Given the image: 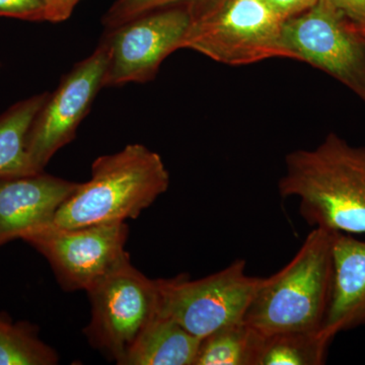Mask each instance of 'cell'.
Instances as JSON below:
<instances>
[{
  "label": "cell",
  "instance_id": "cell-9",
  "mask_svg": "<svg viewBox=\"0 0 365 365\" xmlns=\"http://www.w3.org/2000/svg\"><path fill=\"white\" fill-rule=\"evenodd\" d=\"M110 61L108 38L90 56L74 66L45 105L29 132L26 150L36 172H43L53 155L71 143L83 118L103 88Z\"/></svg>",
  "mask_w": 365,
  "mask_h": 365
},
{
  "label": "cell",
  "instance_id": "cell-3",
  "mask_svg": "<svg viewBox=\"0 0 365 365\" xmlns=\"http://www.w3.org/2000/svg\"><path fill=\"white\" fill-rule=\"evenodd\" d=\"M334 235L314 227L287 265L264 278L245 323L262 335L321 331L332 295Z\"/></svg>",
  "mask_w": 365,
  "mask_h": 365
},
{
  "label": "cell",
  "instance_id": "cell-16",
  "mask_svg": "<svg viewBox=\"0 0 365 365\" xmlns=\"http://www.w3.org/2000/svg\"><path fill=\"white\" fill-rule=\"evenodd\" d=\"M261 340L244 321L225 327L201 339L194 365H256Z\"/></svg>",
  "mask_w": 365,
  "mask_h": 365
},
{
  "label": "cell",
  "instance_id": "cell-11",
  "mask_svg": "<svg viewBox=\"0 0 365 365\" xmlns=\"http://www.w3.org/2000/svg\"><path fill=\"white\" fill-rule=\"evenodd\" d=\"M78 186L43 172L0 179V248L30 228L51 222Z\"/></svg>",
  "mask_w": 365,
  "mask_h": 365
},
{
  "label": "cell",
  "instance_id": "cell-20",
  "mask_svg": "<svg viewBox=\"0 0 365 365\" xmlns=\"http://www.w3.org/2000/svg\"><path fill=\"white\" fill-rule=\"evenodd\" d=\"M283 21L294 18L314 6L319 0H262Z\"/></svg>",
  "mask_w": 365,
  "mask_h": 365
},
{
  "label": "cell",
  "instance_id": "cell-6",
  "mask_svg": "<svg viewBox=\"0 0 365 365\" xmlns=\"http://www.w3.org/2000/svg\"><path fill=\"white\" fill-rule=\"evenodd\" d=\"M91 304L88 342L122 365L139 336L160 312L158 279L127 260L86 290Z\"/></svg>",
  "mask_w": 365,
  "mask_h": 365
},
{
  "label": "cell",
  "instance_id": "cell-12",
  "mask_svg": "<svg viewBox=\"0 0 365 365\" xmlns=\"http://www.w3.org/2000/svg\"><path fill=\"white\" fill-rule=\"evenodd\" d=\"M333 262L332 295L321 330L332 341L338 334L365 326V242L335 232Z\"/></svg>",
  "mask_w": 365,
  "mask_h": 365
},
{
  "label": "cell",
  "instance_id": "cell-13",
  "mask_svg": "<svg viewBox=\"0 0 365 365\" xmlns=\"http://www.w3.org/2000/svg\"><path fill=\"white\" fill-rule=\"evenodd\" d=\"M200 341L172 319L158 314L122 365H194Z\"/></svg>",
  "mask_w": 365,
  "mask_h": 365
},
{
  "label": "cell",
  "instance_id": "cell-21",
  "mask_svg": "<svg viewBox=\"0 0 365 365\" xmlns=\"http://www.w3.org/2000/svg\"><path fill=\"white\" fill-rule=\"evenodd\" d=\"M81 0H46V21L61 23L66 21Z\"/></svg>",
  "mask_w": 365,
  "mask_h": 365
},
{
  "label": "cell",
  "instance_id": "cell-14",
  "mask_svg": "<svg viewBox=\"0 0 365 365\" xmlns=\"http://www.w3.org/2000/svg\"><path fill=\"white\" fill-rule=\"evenodd\" d=\"M49 93L16 103L0 116V179L37 174L28 150L29 132Z\"/></svg>",
  "mask_w": 365,
  "mask_h": 365
},
{
  "label": "cell",
  "instance_id": "cell-22",
  "mask_svg": "<svg viewBox=\"0 0 365 365\" xmlns=\"http://www.w3.org/2000/svg\"><path fill=\"white\" fill-rule=\"evenodd\" d=\"M353 23L365 21V0H330Z\"/></svg>",
  "mask_w": 365,
  "mask_h": 365
},
{
  "label": "cell",
  "instance_id": "cell-1",
  "mask_svg": "<svg viewBox=\"0 0 365 365\" xmlns=\"http://www.w3.org/2000/svg\"><path fill=\"white\" fill-rule=\"evenodd\" d=\"M282 198L299 200L307 225L343 234H365V148L330 133L309 150L285 158L278 182Z\"/></svg>",
  "mask_w": 365,
  "mask_h": 365
},
{
  "label": "cell",
  "instance_id": "cell-17",
  "mask_svg": "<svg viewBox=\"0 0 365 365\" xmlns=\"http://www.w3.org/2000/svg\"><path fill=\"white\" fill-rule=\"evenodd\" d=\"M57 352L39 337V328L30 322H14L0 313V365H54Z\"/></svg>",
  "mask_w": 365,
  "mask_h": 365
},
{
  "label": "cell",
  "instance_id": "cell-7",
  "mask_svg": "<svg viewBox=\"0 0 365 365\" xmlns=\"http://www.w3.org/2000/svg\"><path fill=\"white\" fill-rule=\"evenodd\" d=\"M129 235L125 222L61 228L51 222L26 230L20 240L49 262L64 290H88L130 256L125 251Z\"/></svg>",
  "mask_w": 365,
  "mask_h": 365
},
{
  "label": "cell",
  "instance_id": "cell-15",
  "mask_svg": "<svg viewBox=\"0 0 365 365\" xmlns=\"http://www.w3.org/2000/svg\"><path fill=\"white\" fill-rule=\"evenodd\" d=\"M331 343L321 331L262 335L256 365L325 364Z\"/></svg>",
  "mask_w": 365,
  "mask_h": 365
},
{
  "label": "cell",
  "instance_id": "cell-2",
  "mask_svg": "<svg viewBox=\"0 0 365 365\" xmlns=\"http://www.w3.org/2000/svg\"><path fill=\"white\" fill-rule=\"evenodd\" d=\"M169 186L160 155L143 144H130L98 158L90 181L79 182L50 222L61 228L125 222L138 217Z\"/></svg>",
  "mask_w": 365,
  "mask_h": 365
},
{
  "label": "cell",
  "instance_id": "cell-8",
  "mask_svg": "<svg viewBox=\"0 0 365 365\" xmlns=\"http://www.w3.org/2000/svg\"><path fill=\"white\" fill-rule=\"evenodd\" d=\"M282 34L294 60L327 72L365 102V40L330 0L285 20Z\"/></svg>",
  "mask_w": 365,
  "mask_h": 365
},
{
  "label": "cell",
  "instance_id": "cell-4",
  "mask_svg": "<svg viewBox=\"0 0 365 365\" xmlns=\"http://www.w3.org/2000/svg\"><path fill=\"white\" fill-rule=\"evenodd\" d=\"M189 11L191 23L181 49L230 66L294 60L283 41L284 21L262 0H210Z\"/></svg>",
  "mask_w": 365,
  "mask_h": 365
},
{
  "label": "cell",
  "instance_id": "cell-18",
  "mask_svg": "<svg viewBox=\"0 0 365 365\" xmlns=\"http://www.w3.org/2000/svg\"><path fill=\"white\" fill-rule=\"evenodd\" d=\"M210 0H117L105 14L103 23L108 32L144 14L173 6L196 9Z\"/></svg>",
  "mask_w": 365,
  "mask_h": 365
},
{
  "label": "cell",
  "instance_id": "cell-10",
  "mask_svg": "<svg viewBox=\"0 0 365 365\" xmlns=\"http://www.w3.org/2000/svg\"><path fill=\"white\" fill-rule=\"evenodd\" d=\"M190 23L187 7L173 6L144 14L109 32L110 61L103 88L155 78L163 60L181 49Z\"/></svg>",
  "mask_w": 365,
  "mask_h": 365
},
{
  "label": "cell",
  "instance_id": "cell-23",
  "mask_svg": "<svg viewBox=\"0 0 365 365\" xmlns=\"http://www.w3.org/2000/svg\"><path fill=\"white\" fill-rule=\"evenodd\" d=\"M351 26L355 33H356L359 37H361L362 39L365 40V21H361V23H353V21H351Z\"/></svg>",
  "mask_w": 365,
  "mask_h": 365
},
{
  "label": "cell",
  "instance_id": "cell-19",
  "mask_svg": "<svg viewBox=\"0 0 365 365\" xmlns=\"http://www.w3.org/2000/svg\"><path fill=\"white\" fill-rule=\"evenodd\" d=\"M0 16L26 21H46V0H0Z\"/></svg>",
  "mask_w": 365,
  "mask_h": 365
},
{
  "label": "cell",
  "instance_id": "cell-5",
  "mask_svg": "<svg viewBox=\"0 0 365 365\" xmlns=\"http://www.w3.org/2000/svg\"><path fill=\"white\" fill-rule=\"evenodd\" d=\"M158 281V314L172 319L201 340L244 321L264 278L248 275L246 261L239 259L201 279L181 274Z\"/></svg>",
  "mask_w": 365,
  "mask_h": 365
}]
</instances>
